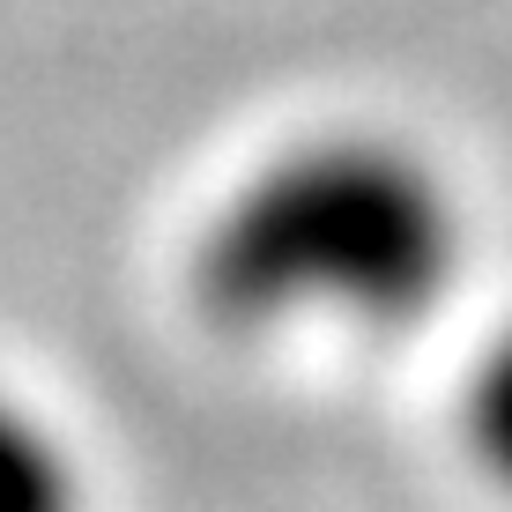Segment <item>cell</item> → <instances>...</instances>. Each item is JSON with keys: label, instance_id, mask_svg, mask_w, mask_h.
<instances>
[{"label": "cell", "instance_id": "7a4b0ae2", "mask_svg": "<svg viewBox=\"0 0 512 512\" xmlns=\"http://www.w3.org/2000/svg\"><path fill=\"white\" fill-rule=\"evenodd\" d=\"M0 512H82V475L30 409L0 394Z\"/></svg>", "mask_w": 512, "mask_h": 512}, {"label": "cell", "instance_id": "3957f363", "mask_svg": "<svg viewBox=\"0 0 512 512\" xmlns=\"http://www.w3.org/2000/svg\"><path fill=\"white\" fill-rule=\"evenodd\" d=\"M468 438L512 483V334L490 342V357L475 364V379H468Z\"/></svg>", "mask_w": 512, "mask_h": 512}, {"label": "cell", "instance_id": "6da1fadb", "mask_svg": "<svg viewBox=\"0 0 512 512\" xmlns=\"http://www.w3.org/2000/svg\"><path fill=\"white\" fill-rule=\"evenodd\" d=\"M461 268V201L401 141H312L253 171L193 245V290L223 327L416 320Z\"/></svg>", "mask_w": 512, "mask_h": 512}]
</instances>
